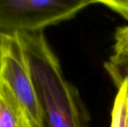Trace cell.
Here are the masks:
<instances>
[{
  "instance_id": "6da1fadb",
  "label": "cell",
  "mask_w": 128,
  "mask_h": 127,
  "mask_svg": "<svg viewBox=\"0 0 128 127\" xmlns=\"http://www.w3.org/2000/svg\"><path fill=\"white\" fill-rule=\"evenodd\" d=\"M26 50L44 127H86V112L77 89L64 78L43 31L17 33Z\"/></svg>"
},
{
  "instance_id": "7a4b0ae2",
  "label": "cell",
  "mask_w": 128,
  "mask_h": 127,
  "mask_svg": "<svg viewBox=\"0 0 128 127\" xmlns=\"http://www.w3.org/2000/svg\"><path fill=\"white\" fill-rule=\"evenodd\" d=\"M93 3L94 0H0V34L42 31Z\"/></svg>"
},
{
  "instance_id": "3957f363",
  "label": "cell",
  "mask_w": 128,
  "mask_h": 127,
  "mask_svg": "<svg viewBox=\"0 0 128 127\" xmlns=\"http://www.w3.org/2000/svg\"><path fill=\"white\" fill-rule=\"evenodd\" d=\"M0 81L21 104L32 127H44L36 88L26 50L17 33L0 34Z\"/></svg>"
},
{
  "instance_id": "277c9868",
  "label": "cell",
  "mask_w": 128,
  "mask_h": 127,
  "mask_svg": "<svg viewBox=\"0 0 128 127\" xmlns=\"http://www.w3.org/2000/svg\"><path fill=\"white\" fill-rule=\"evenodd\" d=\"M104 68L116 86L128 76V24L118 26L115 31L112 53Z\"/></svg>"
},
{
  "instance_id": "5b68a950",
  "label": "cell",
  "mask_w": 128,
  "mask_h": 127,
  "mask_svg": "<svg viewBox=\"0 0 128 127\" xmlns=\"http://www.w3.org/2000/svg\"><path fill=\"white\" fill-rule=\"evenodd\" d=\"M0 127H32L21 104L8 86L1 81Z\"/></svg>"
},
{
  "instance_id": "8992f818",
  "label": "cell",
  "mask_w": 128,
  "mask_h": 127,
  "mask_svg": "<svg viewBox=\"0 0 128 127\" xmlns=\"http://www.w3.org/2000/svg\"><path fill=\"white\" fill-rule=\"evenodd\" d=\"M110 127H128V76L117 85Z\"/></svg>"
},
{
  "instance_id": "52a82bcc",
  "label": "cell",
  "mask_w": 128,
  "mask_h": 127,
  "mask_svg": "<svg viewBox=\"0 0 128 127\" xmlns=\"http://www.w3.org/2000/svg\"><path fill=\"white\" fill-rule=\"evenodd\" d=\"M94 3H101L107 8L118 13L128 21V1L117 0H94Z\"/></svg>"
},
{
  "instance_id": "ba28073f",
  "label": "cell",
  "mask_w": 128,
  "mask_h": 127,
  "mask_svg": "<svg viewBox=\"0 0 128 127\" xmlns=\"http://www.w3.org/2000/svg\"><path fill=\"white\" fill-rule=\"evenodd\" d=\"M0 68H1V48H0Z\"/></svg>"
}]
</instances>
